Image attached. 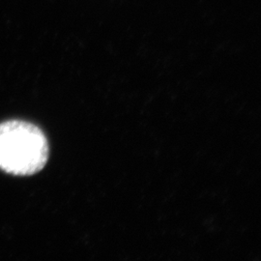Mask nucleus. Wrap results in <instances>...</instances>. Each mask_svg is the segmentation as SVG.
<instances>
[{
  "label": "nucleus",
  "instance_id": "1",
  "mask_svg": "<svg viewBox=\"0 0 261 261\" xmlns=\"http://www.w3.org/2000/svg\"><path fill=\"white\" fill-rule=\"evenodd\" d=\"M47 138L36 125L21 120L0 124V169L15 176H30L47 164Z\"/></svg>",
  "mask_w": 261,
  "mask_h": 261
}]
</instances>
